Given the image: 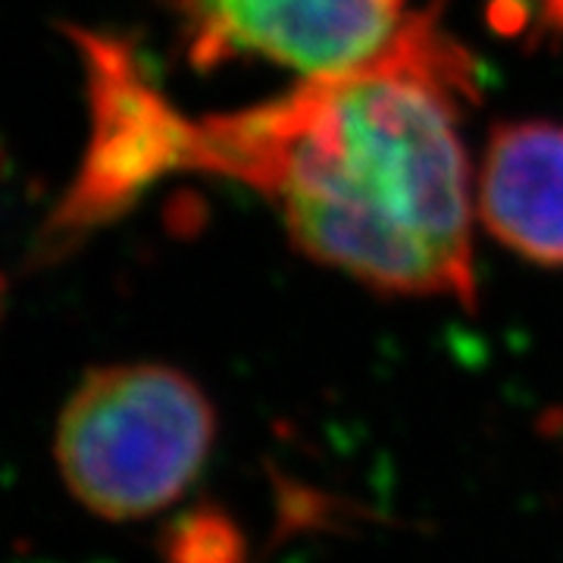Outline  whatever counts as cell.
Instances as JSON below:
<instances>
[{
	"instance_id": "6da1fadb",
	"label": "cell",
	"mask_w": 563,
	"mask_h": 563,
	"mask_svg": "<svg viewBox=\"0 0 563 563\" xmlns=\"http://www.w3.org/2000/svg\"><path fill=\"white\" fill-rule=\"evenodd\" d=\"M476 63L417 10L376 60L191 120L173 173L239 181L276 207L303 257L383 295L476 303V169L463 113Z\"/></svg>"
},
{
	"instance_id": "3957f363",
	"label": "cell",
	"mask_w": 563,
	"mask_h": 563,
	"mask_svg": "<svg viewBox=\"0 0 563 563\" xmlns=\"http://www.w3.org/2000/svg\"><path fill=\"white\" fill-rule=\"evenodd\" d=\"M88 73L91 132L69 191L41 232L54 254L129 210L139 191L173 173V129L179 110L144 79L132 44L76 32Z\"/></svg>"
},
{
	"instance_id": "5b68a950",
	"label": "cell",
	"mask_w": 563,
	"mask_h": 563,
	"mask_svg": "<svg viewBox=\"0 0 563 563\" xmlns=\"http://www.w3.org/2000/svg\"><path fill=\"white\" fill-rule=\"evenodd\" d=\"M473 195L476 222L501 247L536 266L563 269V122L495 125Z\"/></svg>"
},
{
	"instance_id": "277c9868",
	"label": "cell",
	"mask_w": 563,
	"mask_h": 563,
	"mask_svg": "<svg viewBox=\"0 0 563 563\" xmlns=\"http://www.w3.org/2000/svg\"><path fill=\"white\" fill-rule=\"evenodd\" d=\"M188 60H263L301 79L376 60L417 13L410 0H173Z\"/></svg>"
},
{
	"instance_id": "7a4b0ae2",
	"label": "cell",
	"mask_w": 563,
	"mask_h": 563,
	"mask_svg": "<svg viewBox=\"0 0 563 563\" xmlns=\"http://www.w3.org/2000/svg\"><path fill=\"white\" fill-rule=\"evenodd\" d=\"M217 439L201 385L161 363L85 376L63 410L57 461L69 492L107 520L151 517L198 479Z\"/></svg>"
}]
</instances>
